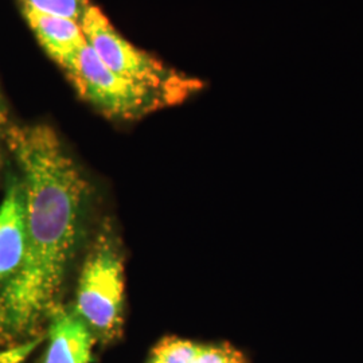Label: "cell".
<instances>
[{
  "mask_svg": "<svg viewBox=\"0 0 363 363\" xmlns=\"http://www.w3.org/2000/svg\"><path fill=\"white\" fill-rule=\"evenodd\" d=\"M6 150L25 193L26 253L0 288V342L34 337L61 304L89 193L82 171L50 125L10 124Z\"/></svg>",
  "mask_w": 363,
  "mask_h": 363,
  "instance_id": "obj_1",
  "label": "cell"
},
{
  "mask_svg": "<svg viewBox=\"0 0 363 363\" xmlns=\"http://www.w3.org/2000/svg\"><path fill=\"white\" fill-rule=\"evenodd\" d=\"M74 311L101 342L120 335L124 311V261L112 226L93 241L78 280Z\"/></svg>",
  "mask_w": 363,
  "mask_h": 363,
  "instance_id": "obj_2",
  "label": "cell"
},
{
  "mask_svg": "<svg viewBox=\"0 0 363 363\" xmlns=\"http://www.w3.org/2000/svg\"><path fill=\"white\" fill-rule=\"evenodd\" d=\"M79 23L89 48L106 67L162 94L169 105L181 103L202 86L198 79L182 76L151 54L133 46L118 34L97 7L88 4Z\"/></svg>",
  "mask_w": 363,
  "mask_h": 363,
  "instance_id": "obj_3",
  "label": "cell"
},
{
  "mask_svg": "<svg viewBox=\"0 0 363 363\" xmlns=\"http://www.w3.org/2000/svg\"><path fill=\"white\" fill-rule=\"evenodd\" d=\"M64 70L78 94L105 116L133 120L169 105L162 94L113 73L89 45L82 48Z\"/></svg>",
  "mask_w": 363,
  "mask_h": 363,
  "instance_id": "obj_4",
  "label": "cell"
},
{
  "mask_svg": "<svg viewBox=\"0 0 363 363\" xmlns=\"http://www.w3.org/2000/svg\"><path fill=\"white\" fill-rule=\"evenodd\" d=\"M26 253V205L22 182H9L0 205V288L21 268Z\"/></svg>",
  "mask_w": 363,
  "mask_h": 363,
  "instance_id": "obj_5",
  "label": "cell"
},
{
  "mask_svg": "<svg viewBox=\"0 0 363 363\" xmlns=\"http://www.w3.org/2000/svg\"><path fill=\"white\" fill-rule=\"evenodd\" d=\"M49 323V345L42 363H91L96 337L73 307H55Z\"/></svg>",
  "mask_w": 363,
  "mask_h": 363,
  "instance_id": "obj_6",
  "label": "cell"
},
{
  "mask_svg": "<svg viewBox=\"0 0 363 363\" xmlns=\"http://www.w3.org/2000/svg\"><path fill=\"white\" fill-rule=\"evenodd\" d=\"M23 11L45 52L62 69L88 45L81 23L77 21L39 13L27 6H23Z\"/></svg>",
  "mask_w": 363,
  "mask_h": 363,
  "instance_id": "obj_7",
  "label": "cell"
},
{
  "mask_svg": "<svg viewBox=\"0 0 363 363\" xmlns=\"http://www.w3.org/2000/svg\"><path fill=\"white\" fill-rule=\"evenodd\" d=\"M201 345L177 337L164 339L156 346L148 363H194Z\"/></svg>",
  "mask_w": 363,
  "mask_h": 363,
  "instance_id": "obj_8",
  "label": "cell"
},
{
  "mask_svg": "<svg viewBox=\"0 0 363 363\" xmlns=\"http://www.w3.org/2000/svg\"><path fill=\"white\" fill-rule=\"evenodd\" d=\"M23 3L39 13L64 16L77 22H81L88 6L84 0H23Z\"/></svg>",
  "mask_w": 363,
  "mask_h": 363,
  "instance_id": "obj_9",
  "label": "cell"
},
{
  "mask_svg": "<svg viewBox=\"0 0 363 363\" xmlns=\"http://www.w3.org/2000/svg\"><path fill=\"white\" fill-rule=\"evenodd\" d=\"M194 363H244V358L228 346H202Z\"/></svg>",
  "mask_w": 363,
  "mask_h": 363,
  "instance_id": "obj_10",
  "label": "cell"
},
{
  "mask_svg": "<svg viewBox=\"0 0 363 363\" xmlns=\"http://www.w3.org/2000/svg\"><path fill=\"white\" fill-rule=\"evenodd\" d=\"M9 116H7V108L4 104L3 96L0 93V172L3 167V152L6 150V132L9 128Z\"/></svg>",
  "mask_w": 363,
  "mask_h": 363,
  "instance_id": "obj_11",
  "label": "cell"
}]
</instances>
